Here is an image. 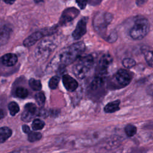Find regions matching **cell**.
<instances>
[{"mask_svg":"<svg viewBox=\"0 0 153 153\" xmlns=\"http://www.w3.org/2000/svg\"><path fill=\"white\" fill-rule=\"evenodd\" d=\"M123 65L128 69L131 68L136 65V62L134 59L131 58H125L122 62Z\"/></svg>","mask_w":153,"mask_h":153,"instance_id":"cell-26","label":"cell"},{"mask_svg":"<svg viewBox=\"0 0 153 153\" xmlns=\"http://www.w3.org/2000/svg\"><path fill=\"white\" fill-rule=\"evenodd\" d=\"M22 128L23 131L24 133H27L28 134V133H29L31 131L29 127L28 126H27V125H23Z\"/></svg>","mask_w":153,"mask_h":153,"instance_id":"cell-31","label":"cell"},{"mask_svg":"<svg viewBox=\"0 0 153 153\" xmlns=\"http://www.w3.org/2000/svg\"><path fill=\"white\" fill-rule=\"evenodd\" d=\"M4 2H5V4H13L15 2V1L16 0H2Z\"/></svg>","mask_w":153,"mask_h":153,"instance_id":"cell-33","label":"cell"},{"mask_svg":"<svg viewBox=\"0 0 153 153\" xmlns=\"http://www.w3.org/2000/svg\"><path fill=\"white\" fill-rule=\"evenodd\" d=\"M85 49V46L83 42L74 43L62 50L57 57H56L57 61L53 59L52 62H57L60 67L63 68L74 62L80 57Z\"/></svg>","mask_w":153,"mask_h":153,"instance_id":"cell-1","label":"cell"},{"mask_svg":"<svg viewBox=\"0 0 153 153\" xmlns=\"http://www.w3.org/2000/svg\"><path fill=\"white\" fill-rule=\"evenodd\" d=\"M150 24L148 19L144 17L137 18L130 30V36L135 40L143 39L148 33Z\"/></svg>","mask_w":153,"mask_h":153,"instance_id":"cell-2","label":"cell"},{"mask_svg":"<svg viewBox=\"0 0 153 153\" xmlns=\"http://www.w3.org/2000/svg\"><path fill=\"white\" fill-rule=\"evenodd\" d=\"M104 81H105V76L97 74L96 76H95L94 79L93 80L91 84V88L93 90L97 89L103 84Z\"/></svg>","mask_w":153,"mask_h":153,"instance_id":"cell-16","label":"cell"},{"mask_svg":"<svg viewBox=\"0 0 153 153\" xmlns=\"http://www.w3.org/2000/svg\"><path fill=\"white\" fill-rule=\"evenodd\" d=\"M94 64V58L91 55H87L81 57L74 66L73 72L79 79L84 78Z\"/></svg>","mask_w":153,"mask_h":153,"instance_id":"cell-3","label":"cell"},{"mask_svg":"<svg viewBox=\"0 0 153 153\" xmlns=\"http://www.w3.org/2000/svg\"><path fill=\"white\" fill-rule=\"evenodd\" d=\"M56 46L53 41L49 39L42 40L35 51V56L38 59H46L54 50Z\"/></svg>","mask_w":153,"mask_h":153,"instance_id":"cell-5","label":"cell"},{"mask_svg":"<svg viewBox=\"0 0 153 153\" xmlns=\"http://www.w3.org/2000/svg\"><path fill=\"white\" fill-rule=\"evenodd\" d=\"M145 59L148 65L153 68V51H146L145 53Z\"/></svg>","mask_w":153,"mask_h":153,"instance_id":"cell-27","label":"cell"},{"mask_svg":"<svg viewBox=\"0 0 153 153\" xmlns=\"http://www.w3.org/2000/svg\"><path fill=\"white\" fill-rule=\"evenodd\" d=\"M10 32H11V29L8 27L7 26H4L1 29V45H3L5 44L10 36Z\"/></svg>","mask_w":153,"mask_h":153,"instance_id":"cell-15","label":"cell"},{"mask_svg":"<svg viewBox=\"0 0 153 153\" xmlns=\"http://www.w3.org/2000/svg\"><path fill=\"white\" fill-rule=\"evenodd\" d=\"M117 33H112L109 35L108 39V41L109 42H112L115 41L117 39Z\"/></svg>","mask_w":153,"mask_h":153,"instance_id":"cell-30","label":"cell"},{"mask_svg":"<svg viewBox=\"0 0 153 153\" xmlns=\"http://www.w3.org/2000/svg\"><path fill=\"white\" fill-rule=\"evenodd\" d=\"M132 77L131 73L124 69H119L114 76L115 81L121 87H126L128 85Z\"/></svg>","mask_w":153,"mask_h":153,"instance_id":"cell-6","label":"cell"},{"mask_svg":"<svg viewBox=\"0 0 153 153\" xmlns=\"http://www.w3.org/2000/svg\"><path fill=\"white\" fill-rule=\"evenodd\" d=\"M120 100H116L109 102L104 107V111L106 113H113L120 109Z\"/></svg>","mask_w":153,"mask_h":153,"instance_id":"cell-13","label":"cell"},{"mask_svg":"<svg viewBox=\"0 0 153 153\" xmlns=\"http://www.w3.org/2000/svg\"><path fill=\"white\" fill-rule=\"evenodd\" d=\"M45 126V123L39 119H35L32 124V127L33 130H39L42 129Z\"/></svg>","mask_w":153,"mask_h":153,"instance_id":"cell-22","label":"cell"},{"mask_svg":"<svg viewBox=\"0 0 153 153\" xmlns=\"http://www.w3.org/2000/svg\"><path fill=\"white\" fill-rule=\"evenodd\" d=\"M112 20V15L109 13H99L95 15L93 26L95 30L100 34L105 33L108 25Z\"/></svg>","mask_w":153,"mask_h":153,"instance_id":"cell-4","label":"cell"},{"mask_svg":"<svg viewBox=\"0 0 153 153\" xmlns=\"http://www.w3.org/2000/svg\"><path fill=\"white\" fill-rule=\"evenodd\" d=\"M60 81L59 76H54L50 78L48 82V86L51 89H56Z\"/></svg>","mask_w":153,"mask_h":153,"instance_id":"cell-25","label":"cell"},{"mask_svg":"<svg viewBox=\"0 0 153 153\" xmlns=\"http://www.w3.org/2000/svg\"><path fill=\"white\" fill-rule=\"evenodd\" d=\"M8 108L10 115L12 116L16 115L20 111L19 105L15 102H11L8 105Z\"/></svg>","mask_w":153,"mask_h":153,"instance_id":"cell-18","label":"cell"},{"mask_svg":"<svg viewBox=\"0 0 153 153\" xmlns=\"http://www.w3.org/2000/svg\"><path fill=\"white\" fill-rule=\"evenodd\" d=\"M78 6L81 9H84L87 5V0H76Z\"/></svg>","mask_w":153,"mask_h":153,"instance_id":"cell-29","label":"cell"},{"mask_svg":"<svg viewBox=\"0 0 153 153\" xmlns=\"http://www.w3.org/2000/svg\"><path fill=\"white\" fill-rule=\"evenodd\" d=\"M12 135V130L8 127H2L0 128V142L1 143L5 142Z\"/></svg>","mask_w":153,"mask_h":153,"instance_id":"cell-14","label":"cell"},{"mask_svg":"<svg viewBox=\"0 0 153 153\" xmlns=\"http://www.w3.org/2000/svg\"><path fill=\"white\" fill-rule=\"evenodd\" d=\"M113 61V59L111 56L109 54H103L100 59H99L98 65H97V74L105 76L108 68L112 63Z\"/></svg>","mask_w":153,"mask_h":153,"instance_id":"cell-7","label":"cell"},{"mask_svg":"<svg viewBox=\"0 0 153 153\" xmlns=\"http://www.w3.org/2000/svg\"><path fill=\"white\" fill-rule=\"evenodd\" d=\"M42 137V134L39 132L36 131H30L28 133L27 139L30 142H34L40 140Z\"/></svg>","mask_w":153,"mask_h":153,"instance_id":"cell-21","label":"cell"},{"mask_svg":"<svg viewBox=\"0 0 153 153\" xmlns=\"http://www.w3.org/2000/svg\"><path fill=\"white\" fill-rule=\"evenodd\" d=\"M34 115H35L32 114V113L29 112V111L24 110L21 115V120L24 122L28 123V122H30L32 120Z\"/></svg>","mask_w":153,"mask_h":153,"instance_id":"cell-24","label":"cell"},{"mask_svg":"<svg viewBox=\"0 0 153 153\" xmlns=\"http://www.w3.org/2000/svg\"><path fill=\"white\" fill-rule=\"evenodd\" d=\"M1 60L4 65L10 67L16 64L18 58L17 56L14 53H7L1 57Z\"/></svg>","mask_w":153,"mask_h":153,"instance_id":"cell-12","label":"cell"},{"mask_svg":"<svg viewBox=\"0 0 153 153\" xmlns=\"http://www.w3.org/2000/svg\"><path fill=\"white\" fill-rule=\"evenodd\" d=\"M62 82L65 88L69 91H75L78 86V82L74 78L68 74L63 75Z\"/></svg>","mask_w":153,"mask_h":153,"instance_id":"cell-10","label":"cell"},{"mask_svg":"<svg viewBox=\"0 0 153 153\" xmlns=\"http://www.w3.org/2000/svg\"><path fill=\"white\" fill-rule=\"evenodd\" d=\"M124 131L126 134H127V136L128 137H132L134 135H135V134L137 132V128L135 126L133 125V124H127L125 128H124Z\"/></svg>","mask_w":153,"mask_h":153,"instance_id":"cell-20","label":"cell"},{"mask_svg":"<svg viewBox=\"0 0 153 153\" xmlns=\"http://www.w3.org/2000/svg\"><path fill=\"white\" fill-rule=\"evenodd\" d=\"M44 36L45 35L42 30L33 32L24 40L23 45L27 47H31Z\"/></svg>","mask_w":153,"mask_h":153,"instance_id":"cell-11","label":"cell"},{"mask_svg":"<svg viewBox=\"0 0 153 153\" xmlns=\"http://www.w3.org/2000/svg\"><path fill=\"white\" fill-rule=\"evenodd\" d=\"M87 19L83 17L78 22L75 29L72 32V36L75 39H79L84 36L87 32Z\"/></svg>","mask_w":153,"mask_h":153,"instance_id":"cell-9","label":"cell"},{"mask_svg":"<svg viewBox=\"0 0 153 153\" xmlns=\"http://www.w3.org/2000/svg\"><path fill=\"white\" fill-rule=\"evenodd\" d=\"M29 85L30 87L35 91H40L42 88V84L38 79L30 78L29 80Z\"/></svg>","mask_w":153,"mask_h":153,"instance_id":"cell-17","label":"cell"},{"mask_svg":"<svg viewBox=\"0 0 153 153\" xmlns=\"http://www.w3.org/2000/svg\"><path fill=\"white\" fill-rule=\"evenodd\" d=\"M152 94H153V93H152Z\"/></svg>","mask_w":153,"mask_h":153,"instance_id":"cell-35","label":"cell"},{"mask_svg":"<svg viewBox=\"0 0 153 153\" xmlns=\"http://www.w3.org/2000/svg\"><path fill=\"white\" fill-rule=\"evenodd\" d=\"M15 93L18 97L20 99H25L28 96L29 93L26 88L23 87H18L16 89Z\"/></svg>","mask_w":153,"mask_h":153,"instance_id":"cell-19","label":"cell"},{"mask_svg":"<svg viewBox=\"0 0 153 153\" xmlns=\"http://www.w3.org/2000/svg\"><path fill=\"white\" fill-rule=\"evenodd\" d=\"M35 99L36 103L39 106H42L44 105L45 102V96L43 92L39 91L37 93L35 96Z\"/></svg>","mask_w":153,"mask_h":153,"instance_id":"cell-23","label":"cell"},{"mask_svg":"<svg viewBox=\"0 0 153 153\" xmlns=\"http://www.w3.org/2000/svg\"><path fill=\"white\" fill-rule=\"evenodd\" d=\"M79 12L78 9L75 7H70L65 10L60 18L59 24L64 25L73 20L78 14Z\"/></svg>","mask_w":153,"mask_h":153,"instance_id":"cell-8","label":"cell"},{"mask_svg":"<svg viewBox=\"0 0 153 153\" xmlns=\"http://www.w3.org/2000/svg\"><path fill=\"white\" fill-rule=\"evenodd\" d=\"M42 1H43V0H34V1H35V3H39V2H42Z\"/></svg>","mask_w":153,"mask_h":153,"instance_id":"cell-34","label":"cell"},{"mask_svg":"<svg viewBox=\"0 0 153 153\" xmlns=\"http://www.w3.org/2000/svg\"><path fill=\"white\" fill-rule=\"evenodd\" d=\"M147 0H136V3L138 6H142L146 2Z\"/></svg>","mask_w":153,"mask_h":153,"instance_id":"cell-32","label":"cell"},{"mask_svg":"<svg viewBox=\"0 0 153 153\" xmlns=\"http://www.w3.org/2000/svg\"><path fill=\"white\" fill-rule=\"evenodd\" d=\"M25 110L29 111L33 115H35L37 111L36 106L33 103H27L25 106Z\"/></svg>","mask_w":153,"mask_h":153,"instance_id":"cell-28","label":"cell"}]
</instances>
